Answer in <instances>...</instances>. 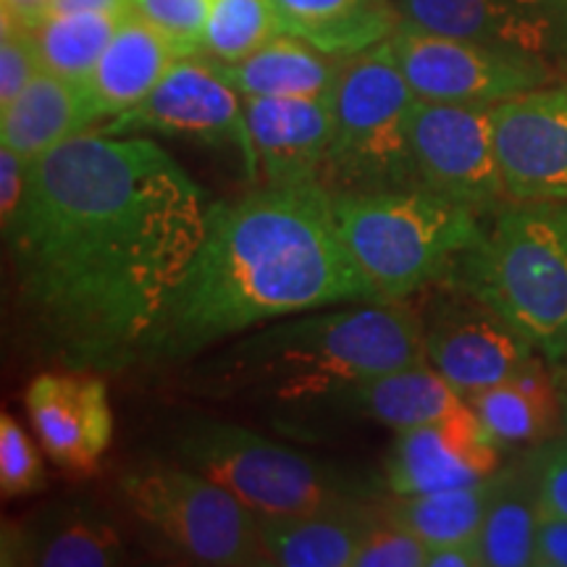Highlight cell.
Here are the masks:
<instances>
[{
	"instance_id": "1",
	"label": "cell",
	"mask_w": 567,
	"mask_h": 567,
	"mask_svg": "<svg viewBox=\"0 0 567 567\" xmlns=\"http://www.w3.org/2000/svg\"><path fill=\"white\" fill-rule=\"evenodd\" d=\"M208 210L200 184L147 137L90 130L30 161L3 243L32 350L66 371L140 365Z\"/></svg>"
},
{
	"instance_id": "2",
	"label": "cell",
	"mask_w": 567,
	"mask_h": 567,
	"mask_svg": "<svg viewBox=\"0 0 567 567\" xmlns=\"http://www.w3.org/2000/svg\"><path fill=\"white\" fill-rule=\"evenodd\" d=\"M347 302H386L337 229L323 184H264L210 203L193 264L155 323L140 365H189L279 318Z\"/></svg>"
},
{
	"instance_id": "3",
	"label": "cell",
	"mask_w": 567,
	"mask_h": 567,
	"mask_svg": "<svg viewBox=\"0 0 567 567\" xmlns=\"http://www.w3.org/2000/svg\"><path fill=\"white\" fill-rule=\"evenodd\" d=\"M421 310L347 302L279 318L189 363L187 392L316 413L371 375L423 363Z\"/></svg>"
},
{
	"instance_id": "4",
	"label": "cell",
	"mask_w": 567,
	"mask_h": 567,
	"mask_svg": "<svg viewBox=\"0 0 567 567\" xmlns=\"http://www.w3.org/2000/svg\"><path fill=\"white\" fill-rule=\"evenodd\" d=\"M450 287L507 318L551 365L567 363V203H507L484 221Z\"/></svg>"
},
{
	"instance_id": "5",
	"label": "cell",
	"mask_w": 567,
	"mask_h": 567,
	"mask_svg": "<svg viewBox=\"0 0 567 567\" xmlns=\"http://www.w3.org/2000/svg\"><path fill=\"white\" fill-rule=\"evenodd\" d=\"M331 210L352 260L386 302L450 281L486 221L429 187L331 195Z\"/></svg>"
},
{
	"instance_id": "6",
	"label": "cell",
	"mask_w": 567,
	"mask_h": 567,
	"mask_svg": "<svg viewBox=\"0 0 567 567\" xmlns=\"http://www.w3.org/2000/svg\"><path fill=\"white\" fill-rule=\"evenodd\" d=\"M172 460L221 484L258 517L313 513L381 496L379 484L365 473L310 457L245 425L208 417L174 431Z\"/></svg>"
},
{
	"instance_id": "7",
	"label": "cell",
	"mask_w": 567,
	"mask_h": 567,
	"mask_svg": "<svg viewBox=\"0 0 567 567\" xmlns=\"http://www.w3.org/2000/svg\"><path fill=\"white\" fill-rule=\"evenodd\" d=\"M415 101L389 40L342 63L323 172L331 195L423 187L410 142Z\"/></svg>"
},
{
	"instance_id": "8",
	"label": "cell",
	"mask_w": 567,
	"mask_h": 567,
	"mask_svg": "<svg viewBox=\"0 0 567 567\" xmlns=\"http://www.w3.org/2000/svg\"><path fill=\"white\" fill-rule=\"evenodd\" d=\"M122 499L163 549L195 565H268L260 517L221 484L176 460H147L122 476Z\"/></svg>"
},
{
	"instance_id": "9",
	"label": "cell",
	"mask_w": 567,
	"mask_h": 567,
	"mask_svg": "<svg viewBox=\"0 0 567 567\" xmlns=\"http://www.w3.org/2000/svg\"><path fill=\"white\" fill-rule=\"evenodd\" d=\"M415 97L434 103L496 105L523 92L563 82L557 69L484 42L423 30L402 21L389 38Z\"/></svg>"
},
{
	"instance_id": "10",
	"label": "cell",
	"mask_w": 567,
	"mask_h": 567,
	"mask_svg": "<svg viewBox=\"0 0 567 567\" xmlns=\"http://www.w3.org/2000/svg\"><path fill=\"white\" fill-rule=\"evenodd\" d=\"M95 130L113 137L168 134L210 147H231L243 158L247 176L258 179V158L245 122V97L203 55L176 59L145 101Z\"/></svg>"
},
{
	"instance_id": "11",
	"label": "cell",
	"mask_w": 567,
	"mask_h": 567,
	"mask_svg": "<svg viewBox=\"0 0 567 567\" xmlns=\"http://www.w3.org/2000/svg\"><path fill=\"white\" fill-rule=\"evenodd\" d=\"M494 105L417 97L410 122L415 172L423 187L488 218L507 200L494 151Z\"/></svg>"
},
{
	"instance_id": "12",
	"label": "cell",
	"mask_w": 567,
	"mask_h": 567,
	"mask_svg": "<svg viewBox=\"0 0 567 567\" xmlns=\"http://www.w3.org/2000/svg\"><path fill=\"white\" fill-rule=\"evenodd\" d=\"M421 310L425 360L457 389L473 396L502 384L528 363L534 342L502 318L492 305L460 287L442 284Z\"/></svg>"
},
{
	"instance_id": "13",
	"label": "cell",
	"mask_w": 567,
	"mask_h": 567,
	"mask_svg": "<svg viewBox=\"0 0 567 567\" xmlns=\"http://www.w3.org/2000/svg\"><path fill=\"white\" fill-rule=\"evenodd\" d=\"M494 151L509 203H567V80L496 103Z\"/></svg>"
},
{
	"instance_id": "14",
	"label": "cell",
	"mask_w": 567,
	"mask_h": 567,
	"mask_svg": "<svg viewBox=\"0 0 567 567\" xmlns=\"http://www.w3.org/2000/svg\"><path fill=\"white\" fill-rule=\"evenodd\" d=\"M423 30L549 63L567 80V0H396Z\"/></svg>"
},
{
	"instance_id": "15",
	"label": "cell",
	"mask_w": 567,
	"mask_h": 567,
	"mask_svg": "<svg viewBox=\"0 0 567 567\" xmlns=\"http://www.w3.org/2000/svg\"><path fill=\"white\" fill-rule=\"evenodd\" d=\"M502 452L467 402L442 421L396 431L384 463V486L394 496H410L481 484L502 467Z\"/></svg>"
},
{
	"instance_id": "16",
	"label": "cell",
	"mask_w": 567,
	"mask_h": 567,
	"mask_svg": "<svg viewBox=\"0 0 567 567\" xmlns=\"http://www.w3.org/2000/svg\"><path fill=\"white\" fill-rule=\"evenodd\" d=\"M32 431L63 471L92 473L113 439V410L103 373L45 371L24 394Z\"/></svg>"
},
{
	"instance_id": "17",
	"label": "cell",
	"mask_w": 567,
	"mask_h": 567,
	"mask_svg": "<svg viewBox=\"0 0 567 567\" xmlns=\"http://www.w3.org/2000/svg\"><path fill=\"white\" fill-rule=\"evenodd\" d=\"M245 122L264 184H323L334 97H245Z\"/></svg>"
},
{
	"instance_id": "18",
	"label": "cell",
	"mask_w": 567,
	"mask_h": 567,
	"mask_svg": "<svg viewBox=\"0 0 567 567\" xmlns=\"http://www.w3.org/2000/svg\"><path fill=\"white\" fill-rule=\"evenodd\" d=\"M130 549L109 515L87 502H53L19 523H3V565L111 567Z\"/></svg>"
},
{
	"instance_id": "19",
	"label": "cell",
	"mask_w": 567,
	"mask_h": 567,
	"mask_svg": "<svg viewBox=\"0 0 567 567\" xmlns=\"http://www.w3.org/2000/svg\"><path fill=\"white\" fill-rule=\"evenodd\" d=\"M463 408H467V396L460 394L429 360H423L358 381L316 413H339L371 421L396 434L415 425L442 421Z\"/></svg>"
},
{
	"instance_id": "20",
	"label": "cell",
	"mask_w": 567,
	"mask_h": 567,
	"mask_svg": "<svg viewBox=\"0 0 567 567\" xmlns=\"http://www.w3.org/2000/svg\"><path fill=\"white\" fill-rule=\"evenodd\" d=\"M384 502H350L313 513L260 517L266 563L279 567H352Z\"/></svg>"
},
{
	"instance_id": "21",
	"label": "cell",
	"mask_w": 567,
	"mask_h": 567,
	"mask_svg": "<svg viewBox=\"0 0 567 567\" xmlns=\"http://www.w3.org/2000/svg\"><path fill=\"white\" fill-rule=\"evenodd\" d=\"M467 402L502 450L536 446L563 434V381L542 352L507 381L467 396Z\"/></svg>"
},
{
	"instance_id": "22",
	"label": "cell",
	"mask_w": 567,
	"mask_h": 567,
	"mask_svg": "<svg viewBox=\"0 0 567 567\" xmlns=\"http://www.w3.org/2000/svg\"><path fill=\"white\" fill-rule=\"evenodd\" d=\"M101 122L87 82H71L51 71H40L9 105L0 109V145L27 161L40 158L51 147Z\"/></svg>"
},
{
	"instance_id": "23",
	"label": "cell",
	"mask_w": 567,
	"mask_h": 567,
	"mask_svg": "<svg viewBox=\"0 0 567 567\" xmlns=\"http://www.w3.org/2000/svg\"><path fill=\"white\" fill-rule=\"evenodd\" d=\"M176 59L184 55L153 24L134 11L126 13L87 80V92L101 122L122 116L145 101Z\"/></svg>"
},
{
	"instance_id": "24",
	"label": "cell",
	"mask_w": 567,
	"mask_h": 567,
	"mask_svg": "<svg viewBox=\"0 0 567 567\" xmlns=\"http://www.w3.org/2000/svg\"><path fill=\"white\" fill-rule=\"evenodd\" d=\"M281 30L337 61L384 45L402 27L396 0H271Z\"/></svg>"
},
{
	"instance_id": "25",
	"label": "cell",
	"mask_w": 567,
	"mask_h": 567,
	"mask_svg": "<svg viewBox=\"0 0 567 567\" xmlns=\"http://www.w3.org/2000/svg\"><path fill=\"white\" fill-rule=\"evenodd\" d=\"M342 63L281 32L247 59L213 66L243 97H334Z\"/></svg>"
},
{
	"instance_id": "26",
	"label": "cell",
	"mask_w": 567,
	"mask_h": 567,
	"mask_svg": "<svg viewBox=\"0 0 567 567\" xmlns=\"http://www.w3.org/2000/svg\"><path fill=\"white\" fill-rule=\"evenodd\" d=\"M542 515L536 473L528 450L515 463L502 465L492 476V492L478 542L486 567L534 565L536 526Z\"/></svg>"
},
{
	"instance_id": "27",
	"label": "cell",
	"mask_w": 567,
	"mask_h": 567,
	"mask_svg": "<svg viewBox=\"0 0 567 567\" xmlns=\"http://www.w3.org/2000/svg\"><path fill=\"white\" fill-rule=\"evenodd\" d=\"M488 492H492V478L473 486L444 488V492L410 496L389 494L384 513L423 538L431 549L439 544L478 538L486 517Z\"/></svg>"
},
{
	"instance_id": "28",
	"label": "cell",
	"mask_w": 567,
	"mask_h": 567,
	"mask_svg": "<svg viewBox=\"0 0 567 567\" xmlns=\"http://www.w3.org/2000/svg\"><path fill=\"white\" fill-rule=\"evenodd\" d=\"M126 13H51L34 27V42L42 61V71L71 82H87L113 32Z\"/></svg>"
},
{
	"instance_id": "29",
	"label": "cell",
	"mask_w": 567,
	"mask_h": 567,
	"mask_svg": "<svg viewBox=\"0 0 567 567\" xmlns=\"http://www.w3.org/2000/svg\"><path fill=\"white\" fill-rule=\"evenodd\" d=\"M281 32L271 0H213L197 55L213 63H237Z\"/></svg>"
},
{
	"instance_id": "30",
	"label": "cell",
	"mask_w": 567,
	"mask_h": 567,
	"mask_svg": "<svg viewBox=\"0 0 567 567\" xmlns=\"http://www.w3.org/2000/svg\"><path fill=\"white\" fill-rule=\"evenodd\" d=\"M213 0H134V13L153 24L182 55L203 48Z\"/></svg>"
},
{
	"instance_id": "31",
	"label": "cell",
	"mask_w": 567,
	"mask_h": 567,
	"mask_svg": "<svg viewBox=\"0 0 567 567\" xmlns=\"http://www.w3.org/2000/svg\"><path fill=\"white\" fill-rule=\"evenodd\" d=\"M45 486L38 444L21 429L17 417L0 415V492L3 496H24Z\"/></svg>"
},
{
	"instance_id": "32",
	"label": "cell",
	"mask_w": 567,
	"mask_h": 567,
	"mask_svg": "<svg viewBox=\"0 0 567 567\" xmlns=\"http://www.w3.org/2000/svg\"><path fill=\"white\" fill-rule=\"evenodd\" d=\"M425 563L429 544L381 509V517L360 544L352 567H425Z\"/></svg>"
},
{
	"instance_id": "33",
	"label": "cell",
	"mask_w": 567,
	"mask_h": 567,
	"mask_svg": "<svg viewBox=\"0 0 567 567\" xmlns=\"http://www.w3.org/2000/svg\"><path fill=\"white\" fill-rule=\"evenodd\" d=\"M40 71L42 61L32 30L0 19V109L9 105Z\"/></svg>"
},
{
	"instance_id": "34",
	"label": "cell",
	"mask_w": 567,
	"mask_h": 567,
	"mask_svg": "<svg viewBox=\"0 0 567 567\" xmlns=\"http://www.w3.org/2000/svg\"><path fill=\"white\" fill-rule=\"evenodd\" d=\"M530 465L536 473L538 502L544 513L567 517V436L528 446Z\"/></svg>"
},
{
	"instance_id": "35",
	"label": "cell",
	"mask_w": 567,
	"mask_h": 567,
	"mask_svg": "<svg viewBox=\"0 0 567 567\" xmlns=\"http://www.w3.org/2000/svg\"><path fill=\"white\" fill-rule=\"evenodd\" d=\"M30 161L11 147L0 145V229L13 221L27 193Z\"/></svg>"
},
{
	"instance_id": "36",
	"label": "cell",
	"mask_w": 567,
	"mask_h": 567,
	"mask_svg": "<svg viewBox=\"0 0 567 567\" xmlns=\"http://www.w3.org/2000/svg\"><path fill=\"white\" fill-rule=\"evenodd\" d=\"M536 567H567V517L544 513L536 526Z\"/></svg>"
},
{
	"instance_id": "37",
	"label": "cell",
	"mask_w": 567,
	"mask_h": 567,
	"mask_svg": "<svg viewBox=\"0 0 567 567\" xmlns=\"http://www.w3.org/2000/svg\"><path fill=\"white\" fill-rule=\"evenodd\" d=\"M425 567H486V565H484V551H481L478 538H467V542H452V544L431 547Z\"/></svg>"
},
{
	"instance_id": "38",
	"label": "cell",
	"mask_w": 567,
	"mask_h": 567,
	"mask_svg": "<svg viewBox=\"0 0 567 567\" xmlns=\"http://www.w3.org/2000/svg\"><path fill=\"white\" fill-rule=\"evenodd\" d=\"M53 0H0V19L34 30L40 21L51 17Z\"/></svg>"
},
{
	"instance_id": "39",
	"label": "cell",
	"mask_w": 567,
	"mask_h": 567,
	"mask_svg": "<svg viewBox=\"0 0 567 567\" xmlns=\"http://www.w3.org/2000/svg\"><path fill=\"white\" fill-rule=\"evenodd\" d=\"M80 11L132 13L134 0H53V9H51V13H80Z\"/></svg>"
},
{
	"instance_id": "40",
	"label": "cell",
	"mask_w": 567,
	"mask_h": 567,
	"mask_svg": "<svg viewBox=\"0 0 567 567\" xmlns=\"http://www.w3.org/2000/svg\"><path fill=\"white\" fill-rule=\"evenodd\" d=\"M563 434L567 436V381H563Z\"/></svg>"
},
{
	"instance_id": "41",
	"label": "cell",
	"mask_w": 567,
	"mask_h": 567,
	"mask_svg": "<svg viewBox=\"0 0 567 567\" xmlns=\"http://www.w3.org/2000/svg\"><path fill=\"white\" fill-rule=\"evenodd\" d=\"M559 371H565V373H567V363H565V365H563V368H559Z\"/></svg>"
}]
</instances>
